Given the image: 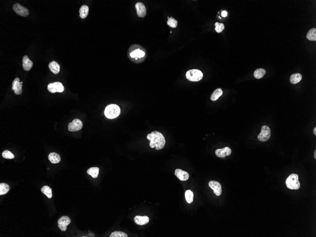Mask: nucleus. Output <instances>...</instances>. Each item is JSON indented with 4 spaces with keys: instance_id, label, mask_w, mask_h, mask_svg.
<instances>
[{
    "instance_id": "obj_14",
    "label": "nucleus",
    "mask_w": 316,
    "mask_h": 237,
    "mask_svg": "<svg viewBox=\"0 0 316 237\" xmlns=\"http://www.w3.org/2000/svg\"><path fill=\"white\" fill-rule=\"evenodd\" d=\"M175 175L181 181H186L189 178L188 173L181 169H176L175 171Z\"/></svg>"
},
{
    "instance_id": "obj_35",
    "label": "nucleus",
    "mask_w": 316,
    "mask_h": 237,
    "mask_svg": "<svg viewBox=\"0 0 316 237\" xmlns=\"http://www.w3.org/2000/svg\"><path fill=\"white\" fill-rule=\"evenodd\" d=\"M314 158H316V151H315V152H314Z\"/></svg>"
},
{
    "instance_id": "obj_22",
    "label": "nucleus",
    "mask_w": 316,
    "mask_h": 237,
    "mask_svg": "<svg viewBox=\"0 0 316 237\" xmlns=\"http://www.w3.org/2000/svg\"><path fill=\"white\" fill-rule=\"evenodd\" d=\"M223 91L220 88L215 90L211 96V99L212 101H215L223 95Z\"/></svg>"
},
{
    "instance_id": "obj_21",
    "label": "nucleus",
    "mask_w": 316,
    "mask_h": 237,
    "mask_svg": "<svg viewBox=\"0 0 316 237\" xmlns=\"http://www.w3.org/2000/svg\"><path fill=\"white\" fill-rule=\"evenodd\" d=\"M302 78L303 76L300 73H297L292 74L290 77V82L292 84H295L299 82L302 80Z\"/></svg>"
},
{
    "instance_id": "obj_5",
    "label": "nucleus",
    "mask_w": 316,
    "mask_h": 237,
    "mask_svg": "<svg viewBox=\"0 0 316 237\" xmlns=\"http://www.w3.org/2000/svg\"><path fill=\"white\" fill-rule=\"evenodd\" d=\"M271 137V130L269 126H263L261 128V133L258 135V139L259 141L265 142L267 141Z\"/></svg>"
},
{
    "instance_id": "obj_23",
    "label": "nucleus",
    "mask_w": 316,
    "mask_h": 237,
    "mask_svg": "<svg viewBox=\"0 0 316 237\" xmlns=\"http://www.w3.org/2000/svg\"><path fill=\"white\" fill-rule=\"evenodd\" d=\"M130 55L132 58H142L145 55V53L143 51L137 49L131 53Z\"/></svg>"
},
{
    "instance_id": "obj_8",
    "label": "nucleus",
    "mask_w": 316,
    "mask_h": 237,
    "mask_svg": "<svg viewBox=\"0 0 316 237\" xmlns=\"http://www.w3.org/2000/svg\"><path fill=\"white\" fill-rule=\"evenodd\" d=\"M83 126L82 122L80 119H75L69 123L68 129L69 131L76 132L80 130Z\"/></svg>"
},
{
    "instance_id": "obj_10",
    "label": "nucleus",
    "mask_w": 316,
    "mask_h": 237,
    "mask_svg": "<svg viewBox=\"0 0 316 237\" xmlns=\"http://www.w3.org/2000/svg\"><path fill=\"white\" fill-rule=\"evenodd\" d=\"M210 188L214 190V193L217 196H220L222 193V185L219 182L211 180L209 182Z\"/></svg>"
},
{
    "instance_id": "obj_1",
    "label": "nucleus",
    "mask_w": 316,
    "mask_h": 237,
    "mask_svg": "<svg viewBox=\"0 0 316 237\" xmlns=\"http://www.w3.org/2000/svg\"><path fill=\"white\" fill-rule=\"evenodd\" d=\"M147 138L150 141V147H155L157 150L162 149L164 147L166 141L164 136L161 133L157 131L152 132L147 135Z\"/></svg>"
},
{
    "instance_id": "obj_18",
    "label": "nucleus",
    "mask_w": 316,
    "mask_h": 237,
    "mask_svg": "<svg viewBox=\"0 0 316 237\" xmlns=\"http://www.w3.org/2000/svg\"><path fill=\"white\" fill-rule=\"evenodd\" d=\"M50 161L53 164H57L60 162L61 161V157L58 153H51L49 154L48 157Z\"/></svg>"
},
{
    "instance_id": "obj_27",
    "label": "nucleus",
    "mask_w": 316,
    "mask_h": 237,
    "mask_svg": "<svg viewBox=\"0 0 316 237\" xmlns=\"http://www.w3.org/2000/svg\"><path fill=\"white\" fill-rule=\"evenodd\" d=\"M10 190L9 185L7 184H0V195L6 194Z\"/></svg>"
},
{
    "instance_id": "obj_28",
    "label": "nucleus",
    "mask_w": 316,
    "mask_h": 237,
    "mask_svg": "<svg viewBox=\"0 0 316 237\" xmlns=\"http://www.w3.org/2000/svg\"><path fill=\"white\" fill-rule=\"evenodd\" d=\"M185 198L188 203H192L193 201V194L192 191L190 190H187L185 193Z\"/></svg>"
},
{
    "instance_id": "obj_24",
    "label": "nucleus",
    "mask_w": 316,
    "mask_h": 237,
    "mask_svg": "<svg viewBox=\"0 0 316 237\" xmlns=\"http://www.w3.org/2000/svg\"><path fill=\"white\" fill-rule=\"evenodd\" d=\"M41 192L44 194L46 195V197L49 198H51L52 197V190L49 186L45 185L41 188Z\"/></svg>"
},
{
    "instance_id": "obj_11",
    "label": "nucleus",
    "mask_w": 316,
    "mask_h": 237,
    "mask_svg": "<svg viewBox=\"0 0 316 237\" xmlns=\"http://www.w3.org/2000/svg\"><path fill=\"white\" fill-rule=\"evenodd\" d=\"M137 14L140 18H143L146 15V8L142 2H138L135 4Z\"/></svg>"
},
{
    "instance_id": "obj_17",
    "label": "nucleus",
    "mask_w": 316,
    "mask_h": 237,
    "mask_svg": "<svg viewBox=\"0 0 316 237\" xmlns=\"http://www.w3.org/2000/svg\"><path fill=\"white\" fill-rule=\"evenodd\" d=\"M49 68L51 72L54 74H58L60 71V67L58 63L55 61H52L49 63Z\"/></svg>"
},
{
    "instance_id": "obj_31",
    "label": "nucleus",
    "mask_w": 316,
    "mask_h": 237,
    "mask_svg": "<svg viewBox=\"0 0 316 237\" xmlns=\"http://www.w3.org/2000/svg\"><path fill=\"white\" fill-rule=\"evenodd\" d=\"M110 237H127L128 235L126 233L121 232H114L112 233Z\"/></svg>"
},
{
    "instance_id": "obj_4",
    "label": "nucleus",
    "mask_w": 316,
    "mask_h": 237,
    "mask_svg": "<svg viewBox=\"0 0 316 237\" xmlns=\"http://www.w3.org/2000/svg\"><path fill=\"white\" fill-rule=\"evenodd\" d=\"M186 78L191 81H198L203 78V73L201 71L197 69H191L187 72Z\"/></svg>"
},
{
    "instance_id": "obj_29",
    "label": "nucleus",
    "mask_w": 316,
    "mask_h": 237,
    "mask_svg": "<svg viewBox=\"0 0 316 237\" xmlns=\"http://www.w3.org/2000/svg\"><path fill=\"white\" fill-rule=\"evenodd\" d=\"M2 156L3 158L7 159H13L14 158V155L8 150H5L2 152Z\"/></svg>"
},
{
    "instance_id": "obj_30",
    "label": "nucleus",
    "mask_w": 316,
    "mask_h": 237,
    "mask_svg": "<svg viewBox=\"0 0 316 237\" xmlns=\"http://www.w3.org/2000/svg\"><path fill=\"white\" fill-rule=\"evenodd\" d=\"M167 24L170 27L175 28L176 27H177L178 22H177V20L176 19L171 17V18H169L168 22H167Z\"/></svg>"
},
{
    "instance_id": "obj_12",
    "label": "nucleus",
    "mask_w": 316,
    "mask_h": 237,
    "mask_svg": "<svg viewBox=\"0 0 316 237\" xmlns=\"http://www.w3.org/2000/svg\"><path fill=\"white\" fill-rule=\"evenodd\" d=\"M12 85H13L12 90H14L15 93L18 95L21 94L22 91V85L21 83V82H20L19 78H16L14 80Z\"/></svg>"
},
{
    "instance_id": "obj_33",
    "label": "nucleus",
    "mask_w": 316,
    "mask_h": 237,
    "mask_svg": "<svg viewBox=\"0 0 316 237\" xmlns=\"http://www.w3.org/2000/svg\"><path fill=\"white\" fill-rule=\"evenodd\" d=\"M227 11H225V10H224V11H222V15L223 17H227Z\"/></svg>"
},
{
    "instance_id": "obj_2",
    "label": "nucleus",
    "mask_w": 316,
    "mask_h": 237,
    "mask_svg": "<svg viewBox=\"0 0 316 237\" xmlns=\"http://www.w3.org/2000/svg\"><path fill=\"white\" fill-rule=\"evenodd\" d=\"M120 108L116 104H110L105 108L104 114L107 118L113 119L117 118L120 114Z\"/></svg>"
},
{
    "instance_id": "obj_25",
    "label": "nucleus",
    "mask_w": 316,
    "mask_h": 237,
    "mask_svg": "<svg viewBox=\"0 0 316 237\" xmlns=\"http://www.w3.org/2000/svg\"><path fill=\"white\" fill-rule=\"evenodd\" d=\"M307 38L309 40L316 41V29L315 28H313L310 29L308 33H307Z\"/></svg>"
},
{
    "instance_id": "obj_7",
    "label": "nucleus",
    "mask_w": 316,
    "mask_h": 237,
    "mask_svg": "<svg viewBox=\"0 0 316 237\" xmlns=\"http://www.w3.org/2000/svg\"><path fill=\"white\" fill-rule=\"evenodd\" d=\"M13 10L17 14L21 16L26 17L29 15V11L27 8L24 7L18 3H16L13 5Z\"/></svg>"
},
{
    "instance_id": "obj_16",
    "label": "nucleus",
    "mask_w": 316,
    "mask_h": 237,
    "mask_svg": "<svg viewBox=\"0 0 316 237\" xmlns=\"http://www.w3.org/2000/svg\"><path fill=\"white\" fill-rule=\"evenodd\" d=\"M134 221L135 224L139 225L146 224L149 221V218L146 216H136L134 218Z\"/></svg>"
},
{
    "instance_id": "obj_34",
    "label": "nucleus",
    "mask_w": 316,
    "mask_h": 237,
    "mask_svg": "<svg viewBox=\"0 0 316 237\" xmlns=\"http://www.w3.org/2000/svg\"><path fill=\"white\" fill-rule=\"evenodd\" d=\"M313 133H314V135H316V127H315L314 128V130H313Z\"/></svg>"
},
{
    "instance_id": "obj_32",
    "label": "nucleus",
    "mask_w": 316,
    "mask_h": 237,
    "mask_svg": "<svg viewBox=\"0 0 316 237\" xmlns=\"http://www.w3.org/2000/svg\"><path fill=\"white\" fill-rule=\"evenodd\" d=\"M215 31L217 33H220L223 31L224 28V25L221 23L216 22L215 23Z\"/></svg>"
},
{
    "instance_id": "obj_15",
    "label": "nucleus",
    "mask_w": 316,
    "mask_h": 237,
    "mask_svg": "<svg viewBox=\"0 0 316 237\" xmlns=\"http://www.w3.org/2000/svg\"><path fill=\"white\" fill-rule=\"evenodd\" d=\"M22 67L26 71L31 70L33 67V62L29 59L27 55H24L22 58Z\"/></svg>"
},
{
    "instance_id": "obj_20",
    "label": "nucleus",
    "mask_w": 316,
    "mask_h": 237,
    "mask_svg": "<svg viewBox=\"0 0 316 237\" xmlns=\"http://www.w3.org/2000/svg\"><path fill=\"white\" fill-rule=\"evenodd\" d=\"M87 173L89 175L92 176V178L96 179L98 178L99 173V168L98 167H92L87 170Z\"/></svg>"
},
{
    "instance_id": "obj_9",
    "label": "nucleus",
    "mask_w": 316,
    "mask_h": 237,
    "mask_svg": "<svg viewBox=\"0 0 316 237\" xmlns=\"http://www.w3.org/2000/svg\"><path fill=\"white\" fill-rule=\"evenodd\" d=\"M71 221L69 217L66 216H62L58 220V226L59 228L63 232L66 230L67 226L71 223Z\"/></svg>"
},
{
    "instance_id": "obj_26",
    "label": "nucleus",
    "mask_w": 316,
    "mask_h": 237,
    "mask_svg": "<svg viewBox=\"0 0 316 237\" xmlns=\"http://www.w3.org/2000/svg\"><path fill=\"white\" fill-rule=\"evenodd\" d=\"M266 70L264 69H258L254 72V76L256 79H261L266 74Z\"/></svg>"
},
{
    "instance_id": "obj_6",
    "label": "nucleus",
    "mask_w": 316,
    "mask_h": 237,
    "mask_svg": "<svg viewBox=\"0 0 316 237\" xmlns=\"http://www.w3.org/2000/svg\"><path fill=\"white\" fill-rule=\"evenodd\" d=\"M47 89L49 91L52 93H54L55 92H63L64 90V87L63 86L62 83L60 82H55L54 83H49L47 86Z\"/></svg>"
},
{
    "instance_id": "obj_13",
    "label": "nucleus",
    "mask_w": 316,
    "mask_h": 237,
    "mask_svg": "<svg viewBox=\"0 0 316 237\" xmlns=\"http://www.w3.org/2000/svg\"><path fill=\"white\" fill-rule=\"evenodd\" d=\"M232 153V150L228 147H226L223 149H219L215 151V154L218 157L224 158L229 156Z\"/></svg>"
},
{
    "instance_id": "obj_3",
    "label": "nucleus",
    "mask_w": 316,
    "mask_h": 237,
    "mask_svg": "<svg viewBox=\"0 0 316 237\" xmlns=\"http://www.w3.org/2000/svg\"><path fill=\"white\" fill-rule=\"evenodd\" d=\"M286 184L288 188L291 190H297L300 188L299 176L296 174H292L288 176L286 180Z\"/></svg>"
},
{
    "instance_id": "obj_19",
    "label": "nucleus",
    "mask_w": 316,
    "mask_h": 237,
    "mask_svg": "<svg viewBox=\"0 0 316 237\" xmlns=\"http://www.w3.org/2000/svg\"><path fill=\"white\" fill-rule=\"evenodd\" d=\"M89 8L88 6L83 5L80 8L79 10L80 16L81 19H85L88 16L89 13Z\"/></svg>"
}]
</instances>
